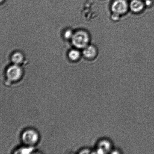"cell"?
<instances>
[{"mask_svg": "<svg viewBox=\"0 0 154 154\" xmlns=\"http://www.w3.org/2000/svg\"><path fill=\"white\" fill-rule=\"evenodd\" d=\"M112 150V144L111 141L107 139H102L98 142L95 151V153L106 154Z\"/></svg>", "mask_w": 154, "mask_h": 154, "instance_id": "277c9868", "label": "cell"}, {"mask_svg": "<svg viewBox=\"0 0 154 154\" xmlns=\"http://www.w3.org/2000/svg\"><path fill=\"white\" fill-rule=\"evenodd\" d=\"M80 53L77 50L73 49L70 51L69 54V58L72 61H76L80 58Z\"/></svg>", "mask_w": 154, "mask_h": 154, "instance_id": "9c48e42d", "label": "cell"}, {"mask_svg": "<svg viewBox=\"0 0 154 154\" xmlns=\"http://www.w3.org/2000/svg\"><path fill=\"white\" fill-rule=\"evenodd\" d=\"M40 136L37 131L29 129L26 130L22 134L23 143L28 147H34L38 142Z\"/></svg>", "mask_w": 154, "mask_h": 154, "instance_id": "7a4b0ae2", "label": "cell"}, {"mask_svg": "<svg viewBox=\"0 0 154 154\" xmlns=\"http://www.w3.org/2000/svg\"><path fill=\"white\" fill-rule=\"evenodd\" d=\"M23 76V71L18 65L14 64L8 69L6 73V82L8 85L18 82Z\"/></svg>", "mask_w": 154, "mask_h": 154, "instance_id": "6da1fadb", "label": "cell"}, {"mask_svg": "<svg viewBox=\"0 0 154 154\" xmlns=\"http://www.w3.org/2000/svg\"><path fill=\"white\" fill-rule=\"evenodd\" d=\"M2 1V0H1V1Z\"/></svg>", "mask_w": 154, "mask_h": 154, "instance_id": "7c38bea8", "label": "cell"}, {"mask_svg": "<svg viewBox=\"0 0 154 154\" xmlns=\"http://www.w3.org/2000/svg\"><path fill=\"white\" fill-rule=\"evenodd\" d=\"M128 5L126 0H115L112 5V10L116 14L120 15L126 13Z\"/></svg>", "mask_w": 154, "mask_h": 154, "instance_id": "5b68a950", "label": "cell"}, {"mask_svg": "<svg viewBox=\"0 0 154 154\" xmlns=\"http://www.w3.org/2000/svg\"><path fill=\"white\" fill-rule=\"evenodd\" d=\"M23 58V56L22 54L20 52H17L12 55L11 60L14 64L19 65L22 63Z\"/></svg>", "mask_w": 154, "mask_h": 154, "instance_id": "ba28073f", "label": "cell"}, {"mask_svg": "<svg viewBox=\"0 0 154 154\" xmlns=\"http://www.w3.org/2000/svg\"><path fill=\"white\" fill-rule=\"evenodd\" d=\"M145 1H147V0H145Z\"/></svg>", "mask_w": 154, "mask_h": 154, "instance_id": "4fadbf2b", "label": "cell"}, {"mask_svg": "<svg viewBox=\"0 0 154 154\" xmlns=\"http://www.w3.org/2000/svg\"><path fill=\"white\" fill-rule=\"evenodd\" d=\"M83 53L86 58L88 59L93 58L96 56V49L93 46H87L84 48Z\"/></svg>", "mask_w": 154, "mask_h": 154, "instance_id": "52a82bcc", "label": "cell"}, {"mask_svg": "<svg viewBox=\"0 0 154 154\" xmlns=\"http://www.w3.org/2000/svg\"><path fill=\"white\" fill-rule=\"evenodd\" d=\"M33 147H28L25 148L24 149H22L19 150V153H29L31 152L33 150Z\"/></svg>", "mask_w": 154, "mask_h": 154, "instance_id": "30bf717a", "label": "cell"}, {"mask_svg": "<svg viewBox=\"0 0 154 154\" xmlns=\"http://www.w3.org/2000/svg\"><path fill=\"white\" fill-rule=\"evenodd\" d=\"M73 35L71 30H68L64 33V37L66 39H70L72 38Z\"/></svg>", "mask_w": 154, "mask_h": 154, "instance_id": "8fae6325", "label": "cell"}, {"mask_svg": "<svg viewBox=\"0 0 154 154\" xmlns=\"http://www.w3.org/2000/svg\"><path fill=\"white\" fill-rule=\"evenodd\" d=\"M131 10L134 13H138L141 11L144 7L142 0H132L129 5Z\"/></svg>", "mask_w": 154, "mask_h": 154, "instance_id": "8992f818", "label": "cell"}, {"mask_svg": "<svg viewBox=\"0 0 154 154\" xmlns=\"http://www.w3.org/2000/svg\"><path fill=\"white\" fill-rule=\"evenodd\" d=\"M72 43L76 47L84 49L88 45L90 38L88 34L84 31L76 32L72 38Z\"/></svg>", "mask_w": 154, "mask_h": 154, "instance_id": "3957f363", "label": "cell"}]
</instances>
